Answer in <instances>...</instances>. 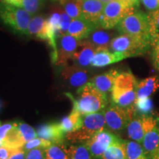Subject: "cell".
I'll use <instances>...</instances> for the list:
<instances>
[{"label":"cell","mask_w":159,"mask_h":159,"mask_svg":"<svg viewBox=\"0 0 159 159\" xmlns=\"http://www.w3.org/2000/svg\"><path fill=\"white\" fill-rule=\"evenodd\" d=\"M116 27L120 33L132 35L151 43L148 16L143 12H131L117 25Z\"/></svg>","instance_id":"7a4b0ae2"},{"label":"cell","mask_w":159,"mask_h":159,"mask_svg":"<svg viewBox=\"0 0 159 159\" xmlns=\"http://www.w3.org/2000/svg\"><path fill=\"white\" fill-rule=\"evenodd\" d=\"M128 58L125 54L118 52H112L111 50H100L95 53L91 66L94 67H103L113 64L119 61Z\"/></svg>","instance_id":"ac0fdd59"},{"label":"cell","mask_w":159,"mask_h":159,"mask_svg":"<svg viewBox=\"0 0 159 159\" xmlns=\"http://www.w3.org/2000/svg\"><path fill=\"white\" fill-rule=\"evenodd\" d=\"M13 125H14V122L6 123H2L0 122V141L1 142H3L6 135L11 130Z\"/></svg>","instance_id":"8d00e7d4"},{"label":"cell","mask_w":159,"mask_h":159,"mask_svg":"<svg viewBox=\"0 0 159 159\" xmlns=\"http://www.w3.org/2000/svg\"><path fill=\"white\" fill-rule=\"evenodd\" d=\"M134 108L136 115L142 116H150L152 114L153 102L150 97L143 99H136L134 103Z\"/></svg>","instance_id":"f546056e"},{"label":"cell","mask_w":159,"mask_h":159,"mask_svg":"<svg viewBox=\"0 0 159 159\" xmlns=\"http://www.w3.org/2000/svg\"><path fill=\"white\" fill-rule=\"evenodd\" d=\"M151 43L148 41L121 33L111 40L110 50L125 54L128 57L144 55L150 49Z\"/></svg>","instance_id":"8992f818"},{"label":"cell","mask_w":159,"mask_h":159,"mask_svg":"<svg viewBox=\"0 0 159 159\" xmlns=\"http://www.w3.org/2000/svg\"><path fill=\"white\" fill-rule=\"evenodd\" d=\"M133 1H136V2H138V0H133Z\"/></svg>","instance_id":"bcb514c9"},{"label":"cell","mask_w":159,"mask_h":159,"mask_svg":"<svg viewBox=\"0 0 159 159\" xmlns=\"http://www.w3.org/2000/svg\"><path fill=\"white\" fill-rule=\"evenodd\" d=\"M17 128L26 143L38 136L36 130L27 123L17 121Z\"/></svg>","instance_id":"d6a6232c"},{"label":"cell","mask_w":159,"mask_h":159,"mask_svg":"<svg viewBox=\"0 0 159 159\" xmlns=\"http://www.w3.org/2000/svg\"><path fill=\"white\" fill-rule=\"evenodd\" d=\"M60 13H61V21H60V35H63L67 34L68 29L70 25L71 19L69 17V16L67 14L66 12L64 11V9H60Z\"/></svg>","instance_id":"e575fe53"},{"label":"cell","mask_w":159,"mask_h":159,"mask_svg":"<svg viewBox=\"0 0 159 159\" xmlns=\"http://www.w3.org/2000/svg\"><path fill=\"white\" fill-rule=\"evenodd\" d=\"M61 77L70 86L78 89L86 84L90 80L89 71L85 68L75 64L65 65L61 71Z\"/></svg>","instance_id":"8fae6325"},{"label":"cell","mask_w":159,"mask_h":159,"mask_svg":"<svg viewBox=\"0 0 159 159\" xmlns=\"http://www.w3.org/2000/svg\"><path fill=\"white\" fill-rule=\"evenodd\" d=\"M127 130L130 139L142 144L144 135L142 116L136 115L129 122Z\"/></svg>","instance_id":"cb8c5ba5"},{"label":"cell","mask_w":159,"mask_h":159,"mask_svg":"<svg viewBox=\"0 0 159 159\" xmlns=\"http://www.w3.org/2000/svg\"><path fill=\"white\" fill-rule=\"evenodd\" d=\"M63 144H52L44 150V159H70Z\"/></svg>","instance_id":"83f0119b"},{"label":"cell","mask_w":159,"mask_h":159,"mask_svg":"<svg viewBox=\"0 0 159 159\" xmlns=\"http://www.w3.org/2000/svg\"><path fill=\"white\" fill-rule=\"evenodd\" d=\"M96 52L97 49L94 46L89 40L83 39L80 41L77 49L73 53L71 60L72 61L73 64L86 68L91 65V61Z\"/></svg>","instance_id":"7c38bea8"},{"label":"cell","mask_w":159,"mask_h":159,"mask_svg":"<svg viewBox=\"0 0 159 159\" xmlns=\"http://www.w3.org/2000/svg\"><path fill=\"white\" fill-rule=\"evenodd\" d=\"M159 89V77L152 76L138 82L136 88V99L149 97Z\"/></svg>","instance_id":"44dd1931"},{"label":"cell","mask_w":159,"mask_h":159,"mask_svg":"<svg viewBox=\"0 0 159 159\" xmlns=\"http://www.w3.org/2000/svg\"><path fill=\"white\" fill-rule=\"evenodd\" d=\"M66 149L70 159H94L90 151L83 143L71 144Z\"/></svg>","instance_id":"4316f807"},{"label":"cell","mask_w":159,"mask_h":159,"mask_svg":"<svg viewBox=\"0 0 159 159\" xmlns=\"http://www.w3.org/2000/svg\"><path fill=\"white\" fill-rule=\"evenodd\" d=\"M144 139L142 146L149 159H159V117L142 116Z\"/></svg>","instance_id":"52a82bcc"},{"label":"cell","mask_w":159,"mask_h":159,"mask_svg":"<svg viewBox=\"0 0 159 159\" xmlns=\"http://www.w3.org/2000/svg\"><path fill=\"white\" fill-rule=\"evenodd\" d=\"M80 1H83V0H80Z\"/></svg>","instance_id":"7dc6e473"},{"label":"cell","mask_w":159,"mask_h":159,"mask_svg":"<svg viewBox=\"0 0 159 159\" xmlns=\"http://www.w3.org/2000/svg\"><path fill=\"white\" fill-rule=\"evenodd\" d=\"M108 129L102 111L83 115V124L80 128L74 132L68 133L66 139L72 143L84 142L99 130Z\"/></svg>","instance_id":"277c9868"},{"label":"cell","mask_w":159,"mask_h":159,"mask_svg":"<svg viewBox=\"0 0 159 159\" xmlns=\"http://www.w3.org/2000/svg\"><path fill=\"white\" fill-rule=\"evenodd\" d=\"M138 2L132 0H114L105 4L100 20V27L110 30L116 27L124 18L133 12Z\"/></svg>","instance_id":"3957f363"},{"label":"cell","mask_w":159,"mask_h":159,"mask_svg":"<svg viewBox=\"0 0 159 159\" xmlns=\"http://www.w3.org/2000/svg\"><path fill=\"white\" fill-rule=\"evenodd\" d=\"M26 155V151L22 148L13 149L11 155L8 159H25Z\"/></svg>","instance_id":"ab89813d"},{"label":"cell","mask_w":159,"mask_h":159,"mask_svg":"<svg viewBox=\"0 0 159 159\" xmlns=\"http://www.w3.org/2000/svg\"><path fill=\"white\" fill-rule=\"evenodd\" d=\"M13 149L2 145L0 147V159H8L11 155Z\"/></svg>","instance_id":"60d3db41"},{"label":"cell","mask_w":159,"mask_h":159,"mask_svg":"<svg viewBox=\"0 0 159 159\" xmlns=\"http://www.w3.org/2000/svg\"><path fill=\"white\" fill-rule=\"evenodd\" d=\"M104 5L99 0H83L81 18L94 25L95 27H100V20Z\"/></svg>","instance_id":"5bb4252c"},{"label":"cell","mask_w":159,"mask_h":159,"mask_svg":"<svg viewBox=\"0 0 159 159\" xmlns=\"http://www.w3.org/2000/svg\"><path fill=\"white\" fill-rule=\"evenodd\" d=\"M28 35L47 41V19L42 16L32 17L28 26Z\"/></svg>","instance_id":"7402d4cb"},{"label":"cell","mask_w":159,"mask_h":159,"mask_svg":"<svg viewBox=\"0 0 159 159\" xmlns=\"http://www.w3.org/2000/svg\"><path fill=\"white\" fill-rule=\"evenodd\" d=\"M3 145L11 149L22 148L26 144L22 136L20 134L17 128V121L14 122V125L11 130L6 135L3 140Z\"/></svg>","instance_id":"d4e9b609"},{"label":"cell","mask_w":159,"mask_h":159,"mask_svg":"<svg viewBox=\"0 0 159 159\" xmlns=\"http://www.w3.org/2000/svg\"><path fill=\"white\" fill-rule=\"evenodd\" d=\"M152 51V63L154 67L159 71V40L153 45Z\"/></svg>","instance_id":"f35d334b"},{"label":"cell","mask_w":159,"mask_h":159,"mask_svg":"<svg viewBox=\"0 0 159 159\" xmlns=\"http://www.w3.org/2000/svg\"><path fill=\"white\" fill-rule=\"evenodd\" d=\"M101 159H128L126 140L119 138L107 148Z\"/></svg>","instance_id":"603a6c76"},{"label":"cell","mask_w":159,"mask_h":159,"mask_svg":"<svg viewBox=\"0 0 159 159\" xmlns=\"http://www.w3.org/2000/svg\"><path fill=\"white\" fill-rule=\"evenodd\" d=\"M39 137L48 140L52 144H63L66 134L63 131L60 122H49L40 125L37 128Z\"/></svg>","instance_id":"4fadbf2b"},{"label":"cell","mask_w":159,"mask_h":159,"mask_svg":"<svg viewBox=\"0 0 159 159\" xmlns=\"http://www.w3.org/2000/svg\"><path fill=\"white\" fill-rule=\"evenodd\" d=\"M52 144V143L48 140H46V139L41 138V137H39V138L36 137V138L32 139V140L26 143L23 146L22 149L25 151L36 148H41L45 150V149L49 148V146H51Z\"/></svg>","instance_id":"836d02e7"},{"label":"cell","mask_w":159,"mask_h":159,"mask_svg":"<svg viewBox=\"0 0 159 159\" xmlns=\"http://www.w3.org/2000/svg\"><path fill=\"white\" fill-rule=\"evenodd\" d=\"M66 95L71 99L73 106L83 115L104 111L108 103V95L98 90L90 82L78 89L77 99L70 93H66Z\"/></svg>","instance_id":"6da1fadb"},{"label":"cell","mask_w":159,"mask_h":159,"mask_svg":"<svg viewBox=\"0 0 159 159\" xmlns=\"http://www.w3.org/2000/svg\"><path fill=\"white\" fill-rule=\"evenodd\" d=\"M144 7L149 11L159 9V0H141Z\"/></svg>","instance_id":"74e56055"},{"label":"cell","mask_w":159,"mask_h":159,"mask_svg":"<svg viewBox=\"0 0 159 159\" xmlns=\"http://www.w3.org/2000/svg\"><path fill=\"white\" fill-rule=\"evenodd\" d=\"M126 152L128 159H149L142 144L135 141L126 140Z\"/></svg>","instance_id":"4dcf8cb0"},{"label":"cell","mask_w":159,"mask_h":159,"mask_svg":"<svg viewBox=\"0 0 159 159\" xmlns=\"http://www.w3.org/2000/svg\"><path fill=\"white\" fill-rule=\"evenodd\" d=\"M99 1H100L101 2H102L103 4H104V5H105V4H107V3H108V2H112V1H114V0H99ZM133 1V0H132ZM136 2V1H135Z\"/></svg>","instance_id":"b9f144b4"},{"label":"cell","mask_w":159,"mask_h":159,"mask_svg":"<svg viewBox=\"0 0 159 159\" xmlns=\"http://www.w3.org/2000/svg\"><path fill=\"white\" fill-rule=\"evenodd\" d=\"M119 137L108 129L99 130L86 140L84 144L90 151L94 159H101L102 155L110 145L114 143Z\"/></svg>","instance_id":"9c48e42d"},{"label":"cell","mask_w":159,"mask_h":159,"mask_svg":"<svg viewBox=\"0 0 159 159\" xmlns=\"http://www.w3.org/2000/svg\"><path fill=\"white\" fill-rule=\"evenodd\" d=\"M0 2L25 10L34 15L41 5V0H0Z\"/></svg>","instance_id":"484cf974"},{"label":"cell","mask_w":159,"mask_h":159,"mask_svg":"<svg viewBox=\"0 0 159 159\" xmlns=\"http://www.w3.org/2000/svg\"><path fill=\"white\" fill-rule=\"evenodd\" d=\"M81 40L75 39L69 34L60 36L57 41V60L55 64L58 66H64L71 59Z\"/></svg>","instance_id":"30bf717a"},{"label":"cell","mask_w":159,"mask_h":159,"mask_svg":"<svg viewBox=\"0 0 159 159\" xmlns=\"http://www.w3.org/2000/svg\"><path fill=\"white\" fill-rule=\"evenodd\" d=\"M138 82L131 71H122L117 75L113 86L111 94L125 93L136 90Z\"/></svg>","instance_id":"9a60e30c"},{"label":"cell","mask_w":159,"mask_h":159,"mask_svg":"<svg viewBox=\"0 0 159 159\" xmlns=\"http://www.w3.org/2000/svg\"><path fill=\"white\" fill-rule=\"evenodd\" d=\"M2 145H3V143H2V142H1V141H0V147L2 146Z\"/></svg>","instance_id":"ee69618b"},{"label":"cell","mask_w":159,"mask_h":159,"mask_svg":"<svg viewBox=\"0 0 159 159\" xmlns=\"http://www.w3.org/2000/svg\"><path fill=\"white\" fill-rule=\"evenodd\" d=\"M119 73L118 69H111L103 74L96 75L89 80V82L92 83L98 90L108 95V93H111Z\"/></svg>","instance_id":"2e32d148"},{"label":"cell","mask_w":159,"mask_h":159,"mask_svg":"<svg viewBox=\"0 0 159 159\" xmlns=\"http://www.w3.org/2000/svg\"><path fill=\"white\" fill-rule=\"evenodd\" d=\"M62 6L71 19H79L82 17V1L66 0Z\"/></svg>","instance_id":"1f68e13d"},{"label":"cell","mask_w":159,"mask_h":159,"mask_svg":"<svg viewBox=\"0 0 159 159\" xmlns=\"http://www.w3.org/2000/svg\"><path fill=\"white\" fill-rule=\"evenodd\" d=\"M2 108V102H1V101H0V109Z\"/></svg>","instance_id":"f6af8a7d"},{"label":"cell","mask_w":159,"mask_h":159,"mask_svg":"<svg viewBox=\"0 0 159 159\" xmlns=\"http://www.w3.org/2000/svg\"><path fill=\"white\" fill-rule=\"evenodd\" d=\"M148 16L150 25V41L153 46L159 40V9L150 11Z\"/></svg>","instance_id":"f1b7e54d"},{"label":"cell","mask_w":159,"mask_h":159,"mask_svg":"<svg viewBox=\"0 0 159 159\" xmlns=\"http://www.w3.org/2000/svg\"><path fill=\"white\" fill-rule=\"evenodd\" d=\"M54 1H57V2H59L60 4H61V5H62L66 1V0H54Z\"/></svg>","instance_id":"7bdbcfd3"},{"label":"cell","mask_w":159,"mask_h":159,"mask_svg":"<svg viewBox=\"0 0 159 159\" xmlns=\"http://www.w3.org/2000/svg\"><path fill=\"white\" fill-rule=\"evenodd\" d=\"M25 159H44V150L36 148L26 151Z\"/></svg>","instance_id":"d590c367"},{"label":"cell","mask_w":159,"mask_h":159,"mask_svg":"<svg viewBox=\"0 0 159 159\" xmlns=\"http://www.w3.org/2000/svg\"><path fill=\"white\" fill-rule=\"evenodd\" d=\"M33 17L25 10L0 2V19L12 30L28 35V26Z\"/></svg>","instance_id":"5b68a950"},{"label":"cell","mask_w":159,"mask_h":159,"mask_svg":"<svg viewBox=\"0 0 159 159\" xmlns=\"http://www.w3.org/2000/svg\"><path fill=\"white\" fill-rule=\"evenodd\" d=\"M97 27L94 30L89 36L87 38L90 42L94 46L97 51L100 50H110V44L111 41V35L104 29H99Z\"/></svg>","instance_id":"d6986e66"},{"label":"cell","mask_w":159,"mask_h":159,"mask_svg":"<svg viewBox=\"0 0 159 159\" xmlns=\"http://www.w3.org/2000/svg\"><path fill=\"white\" fill-rule=\"evenodd\" d=\"M83 117V115L80 114L77 108L73 106L70 114L63 117L60 124L66 134L74 132L82 127Z\"/></svg>","instance_id":"ffe728a7"},{"label":"cell","mask_w":159,"mask_h":159,"mask_svg":"<svg viewBox=\"0 0 159 159\" xmlns=\"http://www.w3.org/2000/svg\"><path fill=\"white\" fill-rule=\"evenodd\" d=\"M103 113L107 128L112 133H119L127 128L131 119L136 115L134 105L125 108L114 103L107 106Z\"/></svg>","instance_id":"ba28073f"},{"label":"cell","mask_w":159,"mask_h":159,"mask_svg":"<svg viewBox=\"0 0 159 159\" xmlns=\"http://www.w3.org/2000/svg\"><path fill=\"white\" fill-rule=\"evenodd\" d=\"M97 28L83 18L71 19L67 33L78 40L86 39L91 32Z\"/></svg>","instance_id":"e0dca14e"}]
</instances>
